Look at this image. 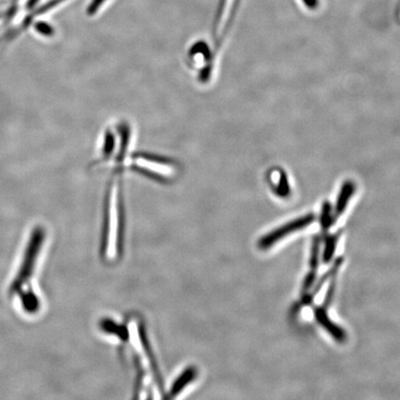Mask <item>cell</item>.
Here are the masks:
<instances>
[{
	"label": "cell",
	"mask_w": 400,
	"mask_h": 400,
	"mask_svg": "<svg viewBox=\"0 0 400 400\" xmlns=\"http://www.w3.org/2000/svg\"><path fill=\"white\" fill-rule=\"evenodd\" d=\"M126 327V342L131 347L137 372V392L145 394L146 399H155L164 391L159 369L157 366L153 349L148 340L144 324L137 318L128 320Z\"/></svg>",
	"instance_id": "cell-1"
},
{
	"label": "cell",
	"mask_w": 400,
	"mask_h": 400,
	"mask_svg": "<svg viewBox=\"0 0 400 400\" xmlns=\"http://www.w3.org/2000/svg\"><path fill=\"white\" fill-rule=\"evenodd\" d=\"M124 217L123 200L117 186L112 184L107 190L105 205L101 255L107 262L117 261L123 254Z\"/></svg>",
	"instance_id": "cell-2"
},
{
	"label": "cell",
	"mask_w": 400,
	"mask_h": 400,
	"mask_svg": "<svg viewBox=\"0 0 400 400\" xmlns=\"http://www.w3.org/2000/svg\"><path fill=\"white\" fill-rule=\"evenodd\" d=\"M45 240L46 230L42 226H37L33 229L26 250H24L20 266L10 286V296H15L21 289L30 286L29 283L34 277L35 266H37Z\"/></svg>",
	"instance_id": "cell-3"
},
{
	"label": "cell",
	"mask_w": 400,
	"mask_h": 400,
	"mask_svg": "<svg viewBox=\"0 0 400 400\" xmlns=\"http://www.w3.org/2000/svg\"><path fill=\"white\" fill-rule=\"evenodd\" d=\"M315 220V215L307 214L305 216L291 220V222L286 223V225L280 226V227L275 229V230L262 236L258 241V247L261 250H269L270 247L277 244L281 239L285 238L288 234H293L295 232L300 231L302 229L313 225Z\"/></svg>",
	"instance_id": "cell-4"
},
{
	"label": "cell",
	"mask_w": 400,
	"mask_h": 400,
	"mask_svg": "<svg viewBox=\"0 0 400 400\" xmlns=\"http://www.w3.org/2000/svg\"><path fill=\"white\" fill-rule=\"evenodd\" d=\"M344 258L343 256H338V259H335L333 261V266L331 267L329 270L321 278H320L318 282L314 284L313 288L311 289V291L308 293L302 296V299H300V302L297 303V304L294 306L293 313H297V311H299L300 308L305 307V306H311L313 304L314 299H315L317 294L319 293L320 291L322 290V288H324V284L332 279L333 277H335L336 275V272H338V270L341 268L342 264H343Z\"/></svg>",
	"instance_id": "cell-5"
},
{
	"label": "cell",
	"mask_w": 400,
	"mask_h": 400,
	"mask_svg": "<svg viewBox=\"0 0 400 400\" xmlns=\"http://www.w3.org/2000/svg\"><path fill=\"white\" fill-rule=\"evenodd\" d=\"M314 317H315L317 322L324 330H327L329 335L335 338L338 343H344L347 340V333L343 328L335 324L330 319L327 314V308L322 307V306H314L313 307Z\"/></svg>",
	"instance_id": "cell-6"
},
{
	"label": "cell",
	"mask_w": 400,
	"mask_h": 400,
	"mask_svg": "<svg viewBox=\"0 0 400 400\" xmlns=\"http://www.w3.org/2000/svg\"><path fill=\"white\" fill-rule=\"evenodd\" d=\"M65 0H51V1L46 2L45 5L38 8L37 10L33 12L31 15L27 16L26 19L23 21L21 26H19L17 28L13 29L12 31L8 33L5 35L0 40V43L10 42V41L15 40L17 38L18 35H20L21 33L26 31L27 28L30 26V24L33 23L35 18L37 16L44 15V13L49 12V10L54 9L58 5L62 4Z\"/></svg>",
	"instance_id": "cell-7"
},
{
	"label": "cell",
	"mask_w": 400,
	"mask_h": 400,
	"mask_svg": "<svg viewBox=\"0 0 400 400\" xmlns=\"http://www.w3.org/2000/svg\"><path fill=\"white\" fill-rule=\"evenodd\" d=\"M17 296H19L21 307L24 313L33 315V314L37 313L40 311L41 308L40 299L31 286H28L27 288L21 289Z\"/></svg>",
	"instance_id": "cell-8"
},
{
	"label": "cell",
	"mask_w": 400,
	"mask_h": 400,
	"mask_svg": "<svg viewBox=\"0 0 400 400\" xmlns=\"http://www.w3.org/2000/svg\"><path fill=\"white\" fill-rule=\"evenodd\" d=\"M195 378H197V369L194 367L184 369L179 379L177 378V380L173 383L172 389L168 393L167 399H175V397H177L178 394H181L187 386H189L190 383L194 382Z\"/></svg>",
	"instance_id": "cell-9"
},
{
	"label": "cell",
	"mask_w": 400,
	"mask_h": 400,
	"mask_svg": "<svg viewBox=\"0 0 400 400\" xmlns=\"http://www.w3.org/2000/svg\"><path fill=\"white\" fill-rule=\"evenodd\" d=\"M354 192L355 184L352 182H346L343 184L340 193H339L338 201H336L335 212H333V219L335 220H338L343 214V212L346 211L347 203L349 202V200L354 194Z\"/></svg>",
	"instance_id": "cell-10"
},
{
	"label": "cell",
	"mask_w": 400,
	"mask_h": 400,
	"mask_svg": "<svg viewBox=\"0 0 400 400\" xmlns=\"http://www.w3.org/2000/svg\"><path fill=\"white\" fill-rule=\"evenodd\" d=\"M236 0H223L222 6L220 7L219 15L216 21V35L223 34L228 26L229 19L234 15V5Z\"/></svg>",
	"instance_id": "cell-11"
},
{
	"label": "cell",
	"mask_w": 400,
	"mask_h": 400,
	"mask_svg": "<svg viewBox=\"0 0 400 400\" xmlns=\"http://www.w3.org/2000/svg\"><path fill=\"white\" fill-rule=\"evenodd\" d=\"M342 231H338V233L333 234H327L324 236L325 245L324 252H322V262L324 264L330 263L335 256L336 247L339 238H340Z\"/></svg>",
	"instance_id": "cell-12"
},
{
	"label": "cell",
	"mask_w": 400,
	"mask_h": 400,
	"mask_svg": "<svg viewBox=\"0 0 400 400\" xmlns=\"http://www.w3.org/2000/svg\"><path fill=\"white\" fill-rule=\"evenodd\" d=\"M336 220L333 219V214L332 212V205L327 201H325L322 205L321 217H320V223H321L322 236H325L328 234V231L331 226L335 223Z\"/></svg>",
	"instance_id": "cell-13"
},
{
	"label": "cell",
	"mask_w": 400,
	"mask_h": 400,
	"mask_svg": "<svg viewBox=\"0 0 400 400\" xmlns=\"http://www.w3.org/2000/svg\"><path fill=\"white\" fill-rule=\"evenodd\" d=\"M321 236H314L313 243H311V250L310 256V267L311 271H317L320 264V256H321Z\"/></svg>",
	"instance_id": "cell-14"
},
{
	"label": "cell",
	"mask_w": 400,
	"mask_h": 400,
	"mask_svg": "<svg viewBox=\"0 0 400 400\" xmlns=\"http://www.w3.org/2000/svg\"><path fill=\"white\" fill-rule=\"evenodd\" d=\"M316 279V272L315 271H311L308 272L307 275H306L304 278V281H303L302 284V295L304 296V295L308 293L311 291V289L313 288L314 284H315Z\"/></svg>",
	"instance_id": "cell-15"
},
{
	"label": "cell",
	"mask_w": 400,
	"mask_h": 400,
	"mask_svg": "<svg viewBox=\"0 0 400 400\" xmlns=\"http://www.w3.org/2000/svg\"><path fill=\"white\" fill-rule=\"evenodd\" d=\"M35 29L38 34L46 37H51L55 33L53 27H52L51 24L46 23V21L45 23H44V21H37V23L35 24Z\"/></svg>",
	"instance_id": "cell-16"
},
{
	"label": "cell",
	"mask_w": 400,
	"mask_h": 400,
	"mask_svg": "<svg viewBox=\"0 0 400 400\" xmlns=\"http://www.w3.org/2000/svg\"><path fill=\"white\" fill-rule=\"evenodd\" d=\"M336 286V278L333 277L332 279H331L330 286L327 289V294H325L324 300L322 305V307L325 308L330 307L331 303L333 302V296H335Z\"/></svg>",
	"instance_id": "cell-17"
},
{
	"label": "cell",
	"mask_w": 400,
	"mask_h": 400,
	"mask_svg": "<svg viewBox=\"0 0 400 400\" xmlns=\"http://www.w3.org/2000/svg\"><path fill=\"white\" fill-rule=\"evenodd\" d=\"M106 1L107 0H92V2H91L89 6L87 8L88 15H95V13L101 9L102 4L105 3Z\"/></svg>",
	"instance_id": "cell-18"
}]
</instances>
